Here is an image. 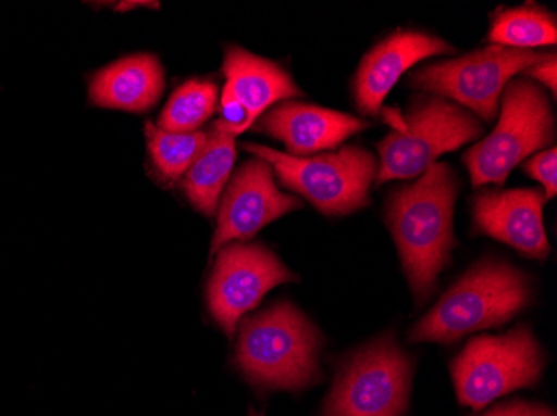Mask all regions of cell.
<instances>
[{
    "label": "cell",
    "instance_id": "obj_1",
    "mask_svg": "<svg viewBox=\"0 0 557 416\" xmlns=\"http://www.w3.org/2000/svg\"><path fill=\"white\" fill-rule=\"evenodd\" d=\"M459 181L447 164H433L412 186L396 190L387 209L404 272L418 302L436 290L456 240L454 203Z\"/></svg>",
    "mask_w": 557,
    "mask_h": 416
},
{
    "label": "cell",
    "instance_id": "obj_2",
    "mask_svg": "<svg viewBox=\"0 0 557 416\" xmlns=\"http://www.w3.org/2000/svg\"><path fill=\"white\" fill-rule=\"evenodd\" d=\"M321 346V333L300 310L275 303L243 322L236 365L256 387L299 392L322 380Z\"/></svg>",
    "mask_w": 557,
    "mask_h": 416
},
{
    "label": "cell",
    "instance_id": "obj_3",
    "mask_svg": "<svg viewBox=\"0 0 557 416\" xmlns=\"http://www.w3.org/2000/svg\"><path fill=\"white\" fill-rule=\"evenodd\" d=\"M533 297L531 281L518 268L487 260L472 267L412 327L414 343H454L472 331L499 327L515 318Z\"/></svg>",
    "mask_w": 557,
    "mask_h": 416
},
{
    "label": "cell",
    "instance_id": "obj_4",
    "mask_svg": "<svg viewBox=\"0 0 557 416\" xmlns=\"http://www.w3.org/2000/svg\"><path fill=\"white\" fill-rule=\"evenodd\" d=\"M556 137L553 108L544 90L525 79L509 80L500 96V118L493 134L466 152L472 186H500L525 157Z\"/></svg>",
    "mask_w": 557,
    "mask_h": 416
},
{
    "label": "cell",
    "instance_id": "obj_5",
    "mask_svg": "<svg viewBox=\"0 0 557 416\" xmlns=\"http://www.w3.org/2000/svg\"><path fill=\"white\" fill-rule=\"evenodd\" d=\"M243 147L268 162L284 186L306 197L322 214L337 217L368 205L377 162L361 147H346L341 152L315 157H294L256 143Z\"/></svg>",
    "mask_w": 557,
    "mask_h": 416
},
{
    "label": "cell",
    "instance_id": "obj_6",
    "mask_svg": "<svg viewBox=\"0 0 557 416\" xmlns=\"http://www.w3.org/2000/svg\"><path fill=\"white\" fill-rule=\"evenodd\" d=\"M543 368V350L528 327L472 338L450 365L459 403L472 409H483L519 388L534 387Z\"/></svg>",
    "mask_w": 557,
    "mask_h": 416
},
{
    "label": "cell",
    "instance_id": "obj_7",
    "mask_svg": "<svg viewBox=\"0 0 557 416\" xmlns=\"http://www.w3.org/2000/svg\"><path fill=\"white\" fill-rule=\"evenodd\" d=\"M406 124L379 143L377 184L408 180L424 174L443 153L453 152L483 136L474 115L443 97H419Z\"/></svg>",
    "mask_w": 557,
    "mask_h": 416
},
{
    "label": "cell",
    "instance_id": "obj_8",
    "mask_svg": "<svg viewBox=\"0 0 557 416\" xmlns=\"http://www.w3.org/2000/svg\"><path fill=\"white\" fill-rule=\"evenodd\" d=\"M414 363L393 333L354 353L325 400L324 416H404Z\"/></svg>",
    "mask_w": 557,
    "mask_h": 416
},
{
    "label": "cell",
    "instance_id": "obj_9",
    "mask_svg": "<svg viewBox=\"0 0 557 416\" xmlns=\"http://www.w3.org/2000/svg\"><path fill=\"white\" fill-rule=\"evenodd\" d=\"M547 54L533 50L490 46L454 61L429 65L411 75L409 84L425 92L449 97L491 122L509 80L543 62Z\"/></svg>",
    "mask_w": 557,
    "mask_h": 416
},
{
    "label": "cell",
    "instance_id": "obj_10",
    "mask_svg": "<svg viewBox=\"0 0 557 416\" xmlns=\"http://www.w3.org/2000/svg\"><path fill=\"white\" fill-rule=\"evenodd\" d=\"M296 280V275L259 243L222 247L208 285L209 310L224 333L233 337L240 318L258 306L269 290Z\"/></svg>",
    "mask_w": 557,
    "mask_h": 416
},
{
    "label": "cell",
    "instance_id": "obj_11",
    "mask_svg": "<svg viewBox=\"0 0 557 416\" xmlns=\"http://www.w3.org/2000/svg\"><path fill=\"white\" fill-rule=\"evenodd\" d=\"M299 206L296 197L286 196L275 187L268 162L262 159L246 162L222 197L211 253L234 240L252 239L262 227Z\"/></svg>",
    "mask_w": 557,
    "mask_h": 416
},
{
    "label": "cell",
    "instance_id": "obj_12",
    "mask_svg": "<svg viewBox=\"0 0 557 416\" xmlns=\"http://www.w3.org/2000/svg\"><path fill=\"white\" fill-rule=\"evenodd\" d=\"M224 75L221 121L233 136L255 125L272 103L302 96L284 68L239 47L225 50Z\"/></svg>",
    "mask_w": 557,
    "mask_h": 416
},
{
    "label": "cell",
    "instance_id": "obj_13",
    "mask_svg": "<svg viewBox=\"0 0 557 416\" xmlns=\"http://www.w3.org/2000/svg\"><path fill=\"white\" fill-rule=\"evenodd\" d=\"M546 196L536 189L494 192L484 190L474 199V225L529 259L544 260L549 253L543 225Z\"/></svg>",
    "mask_w": 557,
    "mask_h": 416
},
{
    "label": "cell",
    "instance_id": "obj_14",
    "mask_svg": "<svg viewBox=\"0 0 557 416\" xmlns=\"http://www.w3.org/2000/svg\"><path fill=\"white\" fill-rule=\"evenodd\" d=\"M454 52L456 49L449 43L429 34L414 30L394 34L374 47L359 65L354 83L359 111L364 115L377 117L384 99L404 72L424 59Z\"/></svg>",
    "mask_w": 557,
    "mask_h": 416
},
{
    "label": "cell",
    "instance_id": "obj_15",
    "mask_svg": "<svg viewBox=\"0 0 557 416\" xmlns=\"http://www.w3.org/2000/svg\"><path fill=\"white\" fill-rule=\"evenodd\" d=\"M368 127V122L352 115L299 102L277 105L262 115L256 125L261 133L284 142L294 157L336 149L344 140Z\"/></svg>",
    "mask_w": 557,
    "mask_h": 416
},
{
    "label": "cell",
    "instance_id": "obj_16",
    "mask_svg": "<svg viewBox=\"0 0 557 416\" xmlns=\"http://www.w3.org/2000/svg\"><path fill=\"white\" fill-rule=\"evenodd\" d=\"M164 90V71L158 58L131 55L90 77L89 99L97 108L147 112Z\"/></svg>",
    "mask_w": 557,
    "mask_h": 416
},
{
    "label": "cell",
    "instance_id": "obj_17",
    "mask_svg": "<svg viewBox=\"0 0 557 416\" xmlns=\"http://www.w3.org/2000/svg\"><path fill=\"white\" fill-rule=\"evenodd\" d=\"M236 136L215 122L209 133L208 143L183 177V190L197 211L212 217L219 205L222 189L230 180L236 162Z\"/></svg>",
    "mask_w": 557,
    "mask_h": 416
},
{
    "label": "cell",
    "instance_id": "obj_18",
    "mask_svg": "<svg viewBox=\"0 0 557 416\" xmlns=\"http://www.w3.org/2000/svg\"><path fill=\"white\" fill-rule=\"evenodd\" d=\"M556 17L537 5L500 12L494 17L490 33L494 46L519 50L556 46Z\"/></svg>",
    "mask_w": 557,
    "mask_h": 416
},
{
    "label": "cell",
    "instance_id": "obj_19",
    "mask_svg": "<svg viewBox=\"0 0 557 416\" xmlns=\"http://www.w3.org/2000/svg\"><path fill=\"white\" fill-rule=\"evenodd\" d=\"M147 147L150 162L154 165L161 180L175 181L183 178L190 165L199 157L208 143L209 134H171L164 133L154 124L146 125Z\"/></svg>",
    "mask_w": 557,
    "mask_h": 416
},
{
    "label": "cell",
    "instance_id": "obj_20",
    "mask_svg": "<svg viewBox=\"0 0 557 416\" xmlns=\"http://www.w3.org/2000/svg\"><path fill=\"white\" fill-rule=\"evenodd\" d=\"M218 87L208 80L194 79L172 93L159 115L158 127L164 133H196L215 111Z\"/></svg>",
    "mask_w": 557,
    "mask_h": 416
},
{
    "label": "cell",
    "instance_id": "obj_21",
    "mask_svg": "<svg viewBox=\"0 0 557 416\" xmlns=\"http://www.w3.org/2000/svg\"><path fill=\"white\" fill-rule=\"evenodd\" d=\"M556 149L550 147L549 150H544V152L534 155V157L524 165L525 172L543 184L546 199H553V197L556 196Z\"/></svg>",
    "mask_w": 557,
    "mask_h": 416
},
{
    "label": "cell",
    "instance_id": "obj_22",
    "mask_svg": "<svg viewBox=\"0 0 557 416\" xmlns=\"http://www.w3.org/2000/svg\"><path fill=\"white\" fill-rule=\"evenodd\" d=\"M481 416H556L553 409L540 403H528L522 400H516L511 403H503Z\"/></svg>",
    "mask_w": 557,
    "mask_h": 416
},
{
    "label": "cell",
    "instance_id": "obj_23",
    "mask_svg": "<svg viewBox=\"0 0 557 416\" xmlns=\"http://www.w3.org/2000/svg\"><path fill=\"white\" fill-rule=\"evenodd\" d=\"M525 74L531 75V77H534V79L543 83L544 86L549 87L550 92H553V96L556 97V55H547L543 62H540V64L529 68Z\"/></svg>",
    "mask_w": 557,
    "mask_h": 416
},
{
    "label": "cell",
    "instance_id": "obj_24",
    "mask_svg": "<svg viewBox=\"0 0 557 416\" xmlns=\"http://www.w3.org/2000/svg\"><path fill=\"white\" fill-rule=\"evenodd\" d=\"M249 416H262V415H259V413L255 412V409H250Z\"/></svg>",
    "mask_w": 557,
    "mask_h": 416
}]
</instances>
